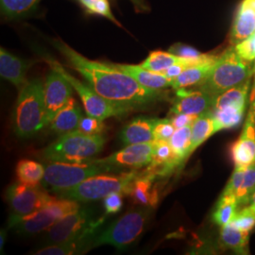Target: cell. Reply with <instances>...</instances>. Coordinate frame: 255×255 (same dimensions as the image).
Returning a JSON list of instances; mask_svg holds the SVG:
<instances>
[{"mask_svg": "<svg viewBox=\"0 0 255 255\" xmlns=\"http://www.w3.org/2000/svg\"><path fill=\"white\" fill-rule=\"evenodd\" d=\"M52 45L95 91L109 101L141 109L164 99L162 90L144 87L113 64L89 60L60 40Z\"/></svg>", "mask_w": 255, "mask_h": 255, "instance_id": "obj_1", "label": "cell"}, {"mask_svg": "<svg viewBox=\"0 0 255 255\" xmlns=\"http://www.w3.org/2000/svg\"><path fill=\"white\" fill-rule=\"evenodd\" d=\"M45 82L28 81L19 90L13 113V129L21 138L33 136L47 126L45 105Z\"/></svg>", "mask_w": 255, "mask_h": 255, "instance_id": "obj_2", "label": "cell"}, {"mask_svg": "<svg viewBox=\"0 0 255 255\" xmlns=\"http://www.w3.org/2000/svg\"><path fill=\"white\" fill-rule=\"evenodd\" d=\"M254 63L242 59L235 46H231L218 57L207 79L199 86V89L216 98L219 94L254 78Z\"/></svg>", "mask_w": 255, "mask_h": 255, "instance_id": "obj_3", "label": "cell"}, {"mask_svg": "<svg viewBox=\"0 0 255 255\" xmlns=\"http://www.w3.org/2000/svg\"><path fill=\"white\" fill-rule=\"evenodd\" d=\"M105 142L102 134H87L74 130L62 134L42 151V156L49 162L84 163L99 154Z\"/></svg>", "mask_w": 255, "mask_h": 255, "instance_id": "obj_4", "label": "cell"}, {"mask_svg": "<svg viewBox=\"0 0 255 255\" xmlns=\"http://www.w3.org/2000/svg\"><path fill=\"white\" fill-rule=\"evenodd\" d=\"M109 171H113V169L98 160L84 163L49 162L46 165L45 175L41 182L47 191L59 194L72 188L90 177Z\"/></svg>", "mask_w": 255, "mask_h": 255, "instance_id": "obj_5", "label": "cell"}, {"mask_svg": "<svg viewBox=\"0 0 255 255\" xmlns=\"http://www.w3.org/2000/svg\"><path fill=\"white\" fill-rule=\"evenodd\" d=\"M139 175L135 170L119 176L100 174L88 178L70 189L57 194V196L62 199L86 202L104 199L116 192L129 194L131 185Z\"/></svg>", "mask_w": 255, "mask_h": 255, "instance_id": "obj_6", "label": "cell"}, {"mask_svg": "<svg viewBox=\"0 0 255 255\" xmlns=\"http://www.w3.org/2000/svg\"><path fill=\"white\" fill-rule=\"evenodd\" d=\"M51 68L57 70L72 85L74 90L82 99L83 107L87 115L96 119L105 120L110 118H122L127 116L131 111L138 110L133 106L109 101L95 91L89 84L81 82L77 78L68 73L64 67L51 58L46 59Z\"/></svg>", "mask_w": 255, "mask_h": 255, "instance_id": "obj_7", "label": "cell"}, {"mask_svg": "<svg viewBox=\"0 0 255 255\" xmlns=\"http://www.w3.org/2000/svg\"><path fill=\"white\" fill-rule=\"evenodd\" d=\"M149 210L139 209L128 212L126 215L110 224L93 240V248L110 245L119 250H124L135 242L146 228Z\"/></svg>", "mask_w": 255, "mask_h": 255, "instance_id": "obj_8", "label": "cell"}, {"mask_svg": "<svg viewBox=\"0 0 255 255\" xmlns=\"http://www.w3.org/2000/svg\"><path fill=\"white\" fill-rule=\"evenodd\" d=\"M104 219H95L91 210L81 208L56 221L46 231V240L49 244H58L80 237L97 236Z\"/></svg>", "mask_w": 255, "mask_h": 255, "instance_id": "obj_9", "label": "cell"}, {"mask_svg": "<svg viewBox=\"0 0 255 255\" xmlns=\"http://www.w3.org/2000/svg\"><path fill=\"white\" fill-rule=\"evenodd\" d=\"M6 198L12 214L10 217L20 218L43 209L55 199L44 186L27 185L22 182L10 184L6 191Z\"/></svg>", "mask_w": 255, "mask_h": 255, "instance_id": "obj_10", "label": "cell"}, {"mask_svg": "<svg viewBox=\"0 0 255 255\" xmlns=\"http://www.w3.org/2000/svg\"><path fill=\"white\" fill-rule=\"evenodd\" d=\"M154 148L155 141L128 145L121 150L105 158L98 159V161L108 165L113 170L119 168L136 169L147 166L152 163Z\"/></svg>", "mask_w": 255, "mask_h": 255, "instance_id": "obj_11", "label": "cell"}, {"mask_svg": "<svg viewBox=\"0 0 255 255\" xmlns=\"http://www.w3.org/2000/svg\"><path fill=\"white\" fill-rule=\"evenodd\" d=\"M45 105L47 126L73 97V87L57 70L51 68L45 82Z\"/></svg>", "mask_w": 255, "mask_h": 255, "instance_id": "obj_12", "label": "cell"}, {"mask_svg": "<svg viewBox=\"0 0 255 255\" xmlns=\"http://www.w3.org/2000/svg\"><path fill=\"white\" fill-rule=\"evenodd\" d=\"M236 166L248 167L255 163V95L251 94V105L242 133L232 146Z\"/></svg>", "mask_w": 255, "mask_h": 255, "instance_id": "obj_13", "label": "cell"}, {"mask_svg": "<svg viewBox=\"0 0 255 255\" xmlns=\"http://www.w3.org/2000/svg\"><path fill=\"white\" fill-rule=\"evenodd\" d=\"M176 100L173 102L170 114L179 115L185 114L190 116H201L213 109L215 97L201 89L176 90Z\"/></svg>", "mask_w": 255, "mask_h": 255, "instance_id": "obj_14", "label": "cell"}, {"mask_svg": "<svg viewBox=\"0 0 255 255\" xmlns=\"http://www.w3.org/2000/svg\"><path fill=\"white\" fill-rule=\"evenodd\" d=\"M56 221H58V219L53 213L48 208L44 207L43 209L38 210L24 217H10L9 226L14 229L20 235L32 236L47 231Z\"/></svg>", "mask_w": 255, "mask_h": 255, "instance_id": "obj_15", "label": "cell"}, {"mask_svg": "<svg viewBox=\"0 0 255 255\" xmlns=\"http://www.w3.org/2000/svg\"><path fill=\"white\" fill-rule=\"evenodd\" d=\"M255 31V0H243L237 9L231 31V46L252 36Z\"/></svg>", "mask_w": 255, "mask_h": 255, "instance_id": "obj_16", "label": "cell"}, {"mask_svg": "<svg viewBox=\"0 0 255 255\" xmlns=\"http://www.w3.org/2000/svg\"><path fill=\"white\" fill-rule=\"evenodd\" d=\"M32 64L33 62L22 60L10 54L3 47L0 48V75L3 79L17 87L18 90L28 82L26 75Z\"/></svg>", "mask_w": 255, "mask_h": 255, "instance_id": "obj_17", "label": "cell"}, {"mask_svg": "<svg viewBox=\"0 0 255 255\" xmlns=\"http://www.w3.org/2000/svg\"><path fill=\"white\" fill-rule=\"evenodd\" d=\"M158 119L138 117L128 122L120 131V140L124 145H132L154 141L153 129Z\"/></svg>", "mask_w": 255, "mask_h": 255, "instance_id": "obj_18", "label": "cell"}, {"mask_svg": "<svg viewBox=\"0 0 255 255\" xmlns=\"http://www.w3.org/2000/svg\"><path fill=\"white\" fill-rule=\"evenodd\" d=\"M121 71L129 75L138 83L146 88L153 90H163L168 87H172L173 80L167 78L162 73H156L142 67L140 64H113Z\"/></svg>", "mask_w": 255, "mask_h": 255, "instance_id": "obj_19", "label": "cell"}, {"mask_svg": "<svg viewBox=\"0 0 255 255\" xmlns=\"http://www.w3.org/2000/svg\"><path fill=\"white\" fill-rule=\"evenodd\" d=\"M82 117V107L72 97L51 121L50 129L60 135L77 130Z\"/></svg>", "mask_w": 255, "mask_h": 255, "instance_id": "obj_20", "label": "cell"}, {"mask_svg": "<svg viewBox=\"0 0 255 255\" xmlns=\"http://www.w3.org/2000/svg\"><path fill=\"white\" fill-rule=\"evenodd\" d=\"M218 57L219 56L211 55V57L206 61L186 68L181 75L174 79L172 88L175 90H178L187 89L192 86L199 87L207 79Z\"/></svg>", "mask_w": 255, "mask_h": 255, "instance_id": "obj_21", "label": "cell"}, {"mask_svg": "<svg viewBox=\"0 0 255 255\" xmlns=\"http://www.w3.org/2000/svg\"><path fill=\"white\" fill-rule=\"evenodd\" d=\"M96 236H87L58 244H51L42 248L34 253L35 255H82L93 247V240Z\"/></svg>", "mask_w": 255, "mask_h": 255, "instance_id": "obj_22", "label": "cell"}, {"mask_svg": "<svg viewBox=\"0 0 255 255\" xmlns=\"http://www.w3.org/2000/svg\"><path fill=\"white\" fill-rule=\"evenodd\" d=\"M154 174L138 176L131 185L129 195L134 201L143 206H154L158 201L157 191L153 186Z\"/></svg>", "mask_w": 255, "mask_h": 255, "instance_id": "obj_23", "label": "cell"}, {"mask_svg": "<svg viewBox=\"0 0 255 255\" xmlns=\"http://www.w3.org/2000/svg\"><path fill=\"white\" fill-rule=\"evenodd\" d=\"M218 131L219 129L213 117L212 110L199 116L192 124L191 153Z\"/></svg>", "mask_w": 255, "mask_h": 255, "instance_id": "obj_24", "label": "cell"}, {"mask_svg": "<svg viewBox=\"0 0 255 255\" xmlns=\"http://www.w3.org/2000/svg\"><path fill=\"white\" fill-rule=\"evenodd\" d=\"M246 109L247 106L244 105H233L219 109H212L213 117L219 131L238 126L243 120Z\"/></svg>", "mask_w": 255, "mask_h": 255, "instance_id": "obj_25", "label": "cell"}, {"mask_svg": "<svg viewBox=\"0 0 255 255\" xmlns=\"http://www.w3.org/2000/svg\"><path fill=\"white\" fill-rule=\"evenodd\" d=\"M249 232H244L235 228L230 223L222 226L220 233V239L223 246L232 249L237 254L246 255L248 254V243H249Z\"/></svg>", "mask_w": 255, "mask_h": 255, "instance_id": "obj_26", "label": "cell"}, {"mask_svg": "<svg viewBox=\"0 0 255 255\" xmlns=\"http://www.w3.org/2000/svg\"><path fill=\"white\" fill-rule=\"evenodd\" d=\"M178 164L191 154L192 125L177 128L169 140Z\"/></svg>", "mask_w": 255, "mask_h": 255, "instance_id": "obj_27", "label": "cell"}, {"mask_svg": "<svg viewBox=\"0 0 255 255\" xmlns=\"http://www.w3.org/2000/svg\"><path fill=\"white\" fill-rule=\"evenodd\" d=\"M46 171V166L35 161L21 160L16 165L18 181L27 185H38L42 182Z\"/></svg>", "mask_w": 255, "mask_h": 255, "instance_id": "obj_28", "label": "cell"}, {"mask_svg": "<svg viewBox=\"0 0 255 255\" xmlns=\"http://www.w3.org/2000/svg\"><path fill=\"white\" fill-rule=\"evenodd\" d=\"M184 58L173 54L170 51H152L147 56L146 60L140 64L142 67L156 73H164L166 69L177 63L182 62Z\"/></svg>", "mask_w": 255, "mask_h": 255, "instance_id": "obj_29", "label": "cell"}, {"mask_svg": "<svg viewBox=\"0 0 255 255\" xmlns=\"http://www.w3.org/2000/svg\"><path fill=\"white\" fill-rule=\"evenodd\" d=\"M238 210L237 198L222 193L213 214V220L221 227L227 225L236 217Z\"/></svg>", "mask_w": 255, "mask_h": 255, "instance_id": "obj_30", "label": "cell"}, {"mask_svg": "<svg viewBox=\"0 0 255 255\" xmlns=\"http://www.w3.org/2000/svg\"><path fill=\"white\" fill-rule=\"evenodd\" d=\"M41 0H0L1 10L5 17L21 18L36 9Z\"/></svg>", "mask_w": 255, "mask_h": 255, "instance_id": "obj_31", "label": "cell"}, {"mask_svg": "<svg viewBox=\"0 0 255 255\" xmlns=\"http://www.w3.org/2000/svg\"><path fill=\"white\" fill-rule=\"evenodd\" d=\"M255 190V163L249 165L245 170L243 182L237 192V200L239 209L249 204Z\"/></svg>", "mask_w": 255, "mask_h": 255, "instance_id": "obj_32", "label": "cell"}, {"mask_svg": "<svg viewBox=\"0 0 255 255\" xmlns=\"http://www.w3.org/2000/svg\"><path fill=\"white\" fill-rule=\"evenodd\" d=\"M82 6L90 13L98 14L113 21L119 25V21L115 18L108 0H79Z\"/></svg>", "mask_w": 255, "mask_h": 255, "instance_id": "obj_33", "label": "cell"}, {"mask_svg": "<svg viewBox=\"0 0 255 255\" xmlns=\"http://www.w3.org/2000/svg\"><path fill=\"white\" fill-rule=\"evenodd\" d=\"M230 224L238 230L250 233L255 227V214L248 206H245L238 210Z\"/></svg>", "mask_w": 255, "mask_h": 255, "instance_id": "obj_34", "label": "cell"}, {"mask_svg": "<svg viewBox=\"0 0 255 255\" xmlns=\"http://www.w3.org/2000/svg\"><path fill=\"white\" fill-rule=\"evenodd\" d=\"M176 128L170 119H157L153 129L154 141H168L175 132Z\"/></svg>", "mask_w": 255, "mask_h": 255, "instance_id": "obj_35", "label": "cell"}, {"mask_svg": "<svg viewBox=\"0 0 255 255\" xmlns=\"http://www.w3.org/2000/svg\"><path fill=\"white\" fill-rule=\"evenodd\" d=\"M104 129L105 125L103 123V120L87 115V117H82L77 130H81L87 134H102Z\"/></svg>", "mask_w": 255, "mask_h": 255, "instance_id": "obj_36", "label": "cell"}, {"mask_svg": "<svg viewBox=\"0 0 255 255\" xmlns=\"http://www.w3.org/2000/svg\"><path fill=\"white\" fill-rule=\"evenodd\" d=\"M247 167L245 166H236L234 173L232 175L228 184L226 185L223 194H227L231 195L237 198V192L239 190L241 183L243 182V178H244V174Z\"/></svg>", "mask_w": 255, "mask_h": 255, "instance_id": "obj_37", "label": "cell"}, {"mask_svg": "<svg viewBox=\"0 0 255 255\" xmlns=\"http://www.w3.org/2000/svg\"><path fill=\"white\" fill-rule=\"evenodd\" d=\"M235 48L242 59H244L247 62L255 64V44L253 35L237 44V46H235Z\"/></svg>", "mask_w": 255, "mask_h": 255, "instance_id": "obj_38", "label": "cell"}, {"mask_svg": "<svg viewBox=\"0 0 255 255\" xmlns=\"http://www.w3.org/2000/svg\"><path fill=\"white\" fill-rule=\"evenodd\" d=\"M122 204V193H112L109 196L104 198V208L106 211V215L117 214L121 209Z\"/></svg>", "mask_w": 255, "mask_h": 255, "instance_id": "obj_39", "label": "cell"}, {"mask_svg": "<svg viewBox=\"0 0 255 255\" xmlns=\"http://www.w3.org/2000/svg\"><path fill=\"white\" fill-rule=\"evenodd\" d=\"M169 51L175 55H178L183 58H199L203 54L199 52L197 49L189 46H185L182 44H177L170 47Z\"/></svg>", "mask_w": 255, "mask_h": 255, "instance_id": "obj_40", "label": "cell"}, {"mask_svg": "<svg viewBox=\"0 0 255 255\" xmlns=\"http://www.w3.org/2000/svg\"><path fill=\"white\" fill-rule=\"evenodd\" d=\"M197 118H198L197 116L179 114V115H173L170 120H171L175 128L177 129V128H181L192 125Z\"/></svg>", "mask_w": 255, "mask_h": 255, "instance_id": "obj_41", "label": "cell"}, {"mask_svg": "<svg viewBox=\"0 0 255 255\" xmlns=\"http://www.w3.org/2000/svg\"><path fill=\"white\" fill-rule=\"evenodd\" d=\"M6 237H7V232L5 230H1V235H0V250L1 252L3 251V247L6 241Z\"/></svg>", "mask_w": 255, "mask_h": 255, "instance_id": "obj_42", "label": "cell"}, {"mask_svg": "<svg viewBox=\"0 0 255 255\" xmlns=\"http://www.w3.org/2000/svg\"><path fill=\"white\" fill-rule=\"evenodd\" d=\"M246 206H248L255 214V190L254 192V194H253V196H252V198H251V200H250L249 204L246 205Z\"/></svg>", "mask_w": 255, "mask_h": 255, "instance_id": "obj_43", "label": "cell"}, {"mask_svg": "<svg viewBox=\"0 0 255 255\" xmlns=\"http://www.w3.org/2000/svg\"><path fill=\"white\" fill-rule=\"evenodd\" d=\"M253 36H254V40H255V33L253 34ZM254 69H255V72H254V82H253V86H252V91H251V93H254V94H255V67H254Z\"/></svg>", "mask_w": 255, "mask_h": 255, "instance_id": "obj_44", "label": "cell"}]
</instances>
